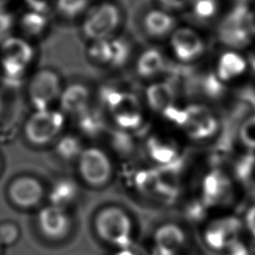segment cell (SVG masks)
I'll list each match as a JSON object with an SVG mask.
<instances>
[{
	"mask_svg": "<svg viewBox=\"0 0 255 255\" xmlns=\"http://www.w3.org/2000/svg\"><path fill=\"white\" fill-rule=\"evenodd\" d=\"M203 191L208 203H220L231 196V183L228 177L219 170L210 172L204 179Z\"/></svg>",
	"mask_w": 255,
	"mask_h": 255,
	"instance_id": "15",
	"label": "cell"
},
{
	"mask_svg": "<svg viewBox=\"0 0 255 255\" xmlns=\"http://www.w3.org/2000/svg\"><path fill=\"white\" fill-rule=\"evenodd\" d=\"M60 99L63 111L70 115H78L85 111L90 95L82 85H72L61 94Z\"/></svg>",
	"mask_w": 255,
	"mask_h": 255,
	"instance_id": "16",
	"label": "cell"
},
{
	"mask_svg": "<svg viewBox=\"0 0 255 255\" xmlns=\"http://www.w3.org/2000/svg\"><path fill=\"white\" fill-rule=\"evenodd\" d=\"M34 12L44 13L47 11V2L45 0H26Z\"/></svg>",
	"mask_w": 255,
	"mask_h": 255,
	"instance_id": "31",
	"label": "cell"
},
{
	"mask_svg": "<svg viewBox=\"0 0 255 255\" xmlns=\"http://www.w3.org/2000/svg\"><path fill=\"white\" fill-rule=\"evenodd\" d=\"M240 228L241 223L235 217H226L215 220L207 227L205 231V240L211 248L222 250L228 242L236 239V235Z\"/></svg>",
	"mask_w": 255,
	"mask_h": 255,
	"instance_id": "12",
	"label": "cell"
},
{
	"mask_svg": "<svg viewBox=\"0 0 255 255\" xmlns=\"http://www.w3.org/2000/svg\"><path fill=\"white\" fill-rule=\"evenodd\" d=\"M41 232L48 238L58 240L65 237L70 228L71 220L64 207L51 204L41 209L38 214Z\"/></svg>",
	"mask_w": 255,
	"mask_h": 255,
	"instance_id": "10",
	"label": "cell"
},
{
	"mask_svg": "<svg viewBox=\"0 0 255 255\" xmlns=\"http://www.w3.org/2000/svg\"><path fill=\"white\" fill-rule=\"evenodd\" d=\"M244 60L234 53H225L219 61L218 76L222 80H229L245 70Z\"/></svg>",
	"mask_w": 255,
	"mask_h": 255,
	"instance_id": "19",
	"label": "cell"
},
{
	"mask_svg": "<svg viewBox=\"0 0 255 255\" xmlns=\"http://www.w3.org/2000/svg\"><path fill=\"white\" fill-rule=\"evenodd\" d=\"M13 19L11 15L0 12V39H3L10 31L12 27Z\"/></svg>",
	"mask_w": 255,
	"mask_h": 255,
	"instance_id": "29",
	"label": "cell"
},
{
	"mask_svg": "<svg viewBox=\"0 0 255 255\" xmlns=\"http://www.w3.org/2000/svg\"><path fill=\"white\" fill-rule=\"evenodd\" d=\"M120 19V11L115 4L103 3L88 14L83 30L94 41L107 39L117 29Z\"/></svg>",
	"mask_w": 255,
	"mask_h": 255,
	"instance_id": "4",
	"label": "cell"
},
{
	"mask_svg": "<svg viewBox=\"0 0 255 255\" xmlns=\"http://www.w3.org/2000/svg\"><path fill=\"white\" fill-rule=\"evenodd\" d=\"M248 15L244 5L236 6L221 21L218 29L220 40L231 47L241 48L249 43V23Z\"/></svg>",
	"mask_w": 255,
	"mask_h": 255,
	"instance_id": "5",
	"label": "cell"
},
{
	"mask_svg": "<svg viewBox=\"0 0 255 255\" xmlns=\"http://www.w3.org/2000/svg\"><path fill=\"white\" fill-rule=\"evenodd\" d=\"M112 113L116 122L124 128H132L141 120V107L138 100L129 94H124L114 101Z\"/></svg>",
	"mask_w": 255,
	"mask_h": 255,
	"instance_id": "13",
	"label": "cell"
},
{
	"mask_svg": "<svg viewBox=\"0 0 255 255\" xmlns=\"http://www.w3.org/2000/svg\"><path fill=\"white\" fill-rule=\"evenodd\" d=\"M2 245H1V243H0V255H1V252H2Z\"/></svg>",
	"mask_w": 255,
	"mask_h": 255,
	"instance_id": "36",
	"label": "cell"
},
{
	"mask_svg": "<svg viewBox=\"0 0 255 255\" xmlns=\"http://www.w3.org/2000/svg\"><path fill=\"white\" fill-rule=\"evenodd\" d=\"M0 166H1V161H0Z\"/></svg>",
	"mask_w": 255,
	"mask_h": 255,
	"instance_id": "37",
	"label": "cell"
},
{
	"mask_svg": "<svg viewBox=\"0 0 255 255\" xmlns=\"http://www.w3.org/2000/svg\"><path fill=\"white\" fill-rule=\"evenodd\" d=\"M185 235L180 227L167 223L161 225L154 234L156 249L164 255H173L183 246Z\"/></svg>",
	"mask_w": 255,
	"mask_h": 255,
	"instance_id": "14",
	"label": "cell"
},
{
	"mask_svg": "<svg viewBox=\"0 0 255 255\" xmlns=\"http://www.w3.org/2000/svg\"><path fill=\"white\" fill-rule=\"evenodd\" d=\"M2 66L9 76L20 75L33 57L32 47L22 39L6 38L1 46Z\"/></svg>",
	"mask_w": 255,
	"mask_h": 255,
	"instance_id": "9",
	"label": "cell"
},
{
	"mask_svg": "<svg viewBox=\"0 0 255 255\" xmlns=\"http://www.w3.org/2000/svg\"><path fill=\"white\" fill-rule=\"evenodd\" d=\"M112 44V50H113V64H120L124 62L128 54V47L127 43L123 40L117 39L111 41Z\"/></svg>",
	"mask_w": 255,
	"mask_h": 255,
	"instance_id": "27",
	"label": "cell"
},
{
	"mask_svg": "<svg viewBox=\"0 0 255 255\" xmlns=\"http://www.w3.org/2000/svg\"><path fill=\"white\" fill-rule=\"evenodd\" d=\"M246 221H247L248 228L250 229L252 234L255 236V205L249 210Z\"/></svg>",
	"mask_w": 255,
	"mask_h": 255,
	"instance_id": "32",
	"label": "cell"
},
{
	"mask_svg": "<svg viewBox=\"0 0 255 255\" xmlns=\"http://www.w3.org/2000/svg\"><path fill=\"white\" fill-rule=\"evenodd\" d=\"M95 228L103 241L120 248H126L130 240L132 224L130 217L125 210L117 206H109L97 214Z\"/></svg>",
	"mask_w": 255,
	"mask_h": 255,
	"instance_id": "1",
	"label": "cell"
},
{
	"mask_svg": "<svg viewBox=\"0 0 255 255\" xmlns=\"http://www.w3.org/2000/svg\"><path fill=\"white\" fill-rule=\"evenodd\" d=\"M146 97L152 109L158 112H165L168 108L172 107L173 94L171 89L165 84H155L151 86Z\"/></svg>",
	"mask_w": 255,
	"mask_h": 255,
	"instance_id": "18",
	"label": "cell"
},
{
	"mask_svg": "<svg viewBox=\"0 0 255 255\" xmlns=\"http://www.w3.org/2000/svg\"><path fill=\"white\" fill-rule=\"evenodd\" d=\"M179 125L193 138L212 135L217 129V122L212 113L203 106H190L179 115Z\"/></svg>",
	"mask_w": 255,
	"mask_h": 255,
	"instance_id": "7",
	"label": "cell"
},
{
	"mask_svg": "<svg viewBox=\"0 0 255 255\" xmlns=\"http://www.w3.org/2000/svg\"><path fill=\"white\" fill-rule=\"evenodd\" d=\"M170 46L174 55L184 62L196 59L203 52V43L198 34L185 27L179 28L172 33Z\"/></svg>",
	"mask_w": 255,
	"mask_h": 255,
	"instance_id": "11",
	"label": "cell"
},
{
	"mask_svg": "<svg viewBox=\"0 0 255 255\" xmlns=\"http://www.w3.org/2000/svg\"><path fill=\"white\" fill-rule=\"evenodd\" d=\"M113 255H135V253L126 247V248H121V250L117 251Z\"/></svg>",
	"mask_w": 255,
	"mask_h": 255,
	"instance_id": "34",
	"label": "cell"
},
{
	"mask_svg": "<svg viewBox=\"0 0 255 255\" xmlns=\"http://www.w3.org/2000/svg\"><path fill=\"white\" fill-rule=\"evenodd\" d=\"M89 0H58L57 6L61 13L73 17L79 14L88 4Z\"/></svg>",
	"mask_w": 255,
	"mask_h": 255,
	"instance_id": "25",
	"label": "cell"
},
{
	"mask_svg": "<svg viewBox=\"0 0 255 255\" xmlns=\"http://www.w3.org/2000/svg\"><path fill=\"white\" fill-rule=\"evenodd\" d=\"M163 65V59L160 53L154 49L145 51L137 62L138 73L142 76H152L156 74Z\"/></svg>",
	"mask_w": 255,
	"mask_h": 255,
	"instance_id": "20",
	"label": "cell"
},
{
	"mask_svg": "<svg viewBox=\"0 0 255 255\" xmlns=\"http://www.w3.org/2000/svg\"><path fill=\"white\" fill-rule=\"evenodd\" d=\"M220 251H223L225 255H248V251L245 246L237 239H233L228 242Z\"/></svg>",
	"mask_w": 255,
	"mask_h": 255,
	"instance_id": "28",
	"label": "cell"
},
{
	"mask_svg": "<svg viewBox=\"0 0 255 255\" xmlns=\"http://www.w3.org/2000/svg\"><path fill=\"white\" fill-rule=\"evenodd\" d=\"M248 23H249V29L250 32L255 34V10H253L252 12H249L248 15Z\"/></svg>",
	"mask_w": 255,
	"mask_h": 255,
	"instance_id": "33",
	"label": "cell"
},
{
	"mask_svg": "<svg viewBox=\"0 0 255 255\" xmlns=\"http://www.w3.org/2000/svg\"><path fill=\"white\" fill-rule=\"evenodd\" d=\"M79 172L92 186H102L112 175V163L106 152L98 147H88L79 154Z\"/></svg>",
	"mask_w": 255,
	"mask_h": 255,
	"instance_id": "3",
	"label": "cell"
},
{
	"mask_svg": "<svg viewBox=\"0 0 255 255\" xmlns=\"http://www.w3.org/2000/svg\"><path fill=\"white\" fill-rule=\"evenodd\" d=\"M20 230L16 223L12 221L0 222V243L2 246H11L18 240Z\"/></svg>",
	"mask_w": 255,
	"mask_h": 255,
	"instance_id": "23",
	"label": "cell"
},
{
	"mask_svg": "<svg viewBox=\"0 0 255 255\" xmlns=\"http://www.w3.org/2000/svg\"><path fill=\"white\" fill-rule=\"evenodd\" d=\"M175 21L171 15L161 10L149 11L143 19L145 31L154 37H161L169 33L174 27Z\"/></svg>",
	"mask_w": 255,
	"mask_h": 255,
	"instance_id": "17",
	"label": "cell"
},
{
	"mask_svg": "<svg viewBox=\"0 0 255 255\" xmlns=\"http://www.w3.org/2000/svg\"><path fill=\"white\" fill-rule=\"evenodd\" d=\"M240 138L245 145L255 147V116L243 123L240 128Z\"/></svg>",
	"mask_w": 255,
	"mask_h": 255,
	"instance_id": "26",
	"label": "cell"
},
{
	"mask_svg": "<svg viewBox=\"0 0 255 255\" xmlns=\"http://www.w3.org/2000/svg\"><path fill=\"white\" fill-rule=\"evenodd\" d=\"M192 10L194 15L200 19L212 17L216 12L215 0H192Z\"/></svg>",
	"mask_w": 255,
	"mask_h": 255,
	"instance_id": "24",
	"label": "cell"
},
{
	"mask_svg": "<svg viewBox=\"0 0 255 255\" xmlns=\"http://www.w3.org/2000/svg\"><path fill=\"white\" fill-rule=\"evenodd\" d=\"M161 6L167 9H179L192 2V0H157Z\"/></svg>",
	"mask_w": 255,
	"mask_h": 255,
	"instance_id": "30",
	"label": "cell"
},
{
	"mask_svg": "<svg viewBox=\"0 0 255 255\" xmlns=\"http://www.w3.org/2000/svg\"><path fill=\"white\" fill-rule=\"evenodd\" d=\"M28 93L37 110L49 109V106L61 96L59 76L51 70H41L31 79Z\"/></svg>",
	"mask_w": 255,
	"mask_h": 255,
	"instance_id": "6",
	"label": "cell"
},
{
	"mask_svg": "<svg viewBox=\"0 0 255 255\" xmlns=\"http://www.w3.org/2000/svg\"><path fill=\"white\" fill-rule=\"evenodd\" d=\"M47 25V19L42 13L28 12L23 15L21 19V27L28 35L40 34Z\"/></svg>",
	"mask_w": 255,
	"mask_h": 255,
	"instance_id": "21",
	"label": "cell"
},
{
	"mask_svg": "<svg viewBox=\"0 0 255 255\" xmlns=\"http://www.w3.org/2000/svg\"><path fill=\"white\" fill-rule=\"evenodd\" d=\"M250 62H251V65H252L253 69L255 70V52H253V53L250 55Z\"/></svg>",
	"mask_w": 255,
	"mask_h": 255,
	"instance_id": "35",
	"label": "cell"
},
{
	"mask_svg": "<svg viewBox=\"0 0 255 255\" xmlns=\"http://www.w3.org/2000/svg\"><path fill=\"white\" fill-rule=\"evenodd\" d=\"M64 117L50 109L37 110L26 122L24 133L27 139L36 145H43L54 139L61 131Z\"/></svg>",
	"mask_w": 255,
	"mask_h": 255,
	"instance_id": "2",
	"label": "cell"
},
{
	"mask_svg": "<svg viewBox=\"0 0 255 255\" xmlns=\"http://www.w3.org/2000/svg\"><path fill=\"white\" fill-rule=\"evenodd\" d=\"M90 57L100 63H112L113 50L111 41L107 39L96 40L89 48Z\"/></svg>",
	"mask_w": 255,
	"mask_h": 255,
	"instance_id": "22",
	"label": "cell"
},
{
	"mask_svg": "<svg viewBox=\"0 0 255 255\" xmlns=\"http://www.w3.org/2000/svg\"><path fill=\"white\" fill-rule=\"evenodd\" d=\"M7 194L10 201L21 208H31L40 203L44 196L41 182L32 176H19L8 185Z\"/></svg>",
	"mask_w": 255,
	"mask_h": 255,
	"instance_id": "8",
	"label": "cell"
}]
</instances>
